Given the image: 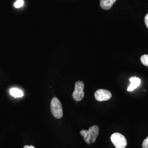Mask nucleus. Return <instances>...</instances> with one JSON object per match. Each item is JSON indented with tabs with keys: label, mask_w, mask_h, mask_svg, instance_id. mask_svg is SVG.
<instances>
[{
	"label": "nucleus",
	"mask_w": 148,
	"mask_h": 148,
	"mask_svg": "<svg viewBox=\"0 0 148 148\" xmlns=\"http://www.w3.org/2000/svg\"><path fill=\"white\" fill-rule=\"evenodd\" d=\"M99 128L98 126L95 125L90 127L88 131L82 130L80 131L81 135L84 137L85 142L88 144L95 143L96 139L99 135Z\"/></svg>",
	"instance_id": "obj_1"
},
{
	"label": "nucleus",
	"mask_w": 148,
	"mask_h": 148,
	"mask_svg": "<svg viewBox=\"0 0 148 148\" xmlns=\"http://www.w3.org/2000/svg\"><path fill=\"white\" fill-rule=\"evenodd\" d=\"M51 110L53 116L57 119H61L63 115L62 105L57 98H53L51 103Z\"/></svg>",
	"instance_id": "obj_2"
},
{
	"label": "nucleus",
	"mask_w": 148,
	"mask_h": 148,
	"mask_svg": "<svg viewBox=\"0 0 148 148\" xmlns=\"http://www.w3.org/2000/svg\"><path fill=\"white\" fill-rule=\"evenodd\" d=\"M111 140L116 148H125L127 146V140L121 133H113L111 135Z\"/></svg>",
	"instance_id": "obj_3"
},
{
	"label": "nucleus",
	"mask_w": 148,
	"mask_h": 148,
	"mask_svg": "<svg viewBox=\"0 0 148 148\" xmlns=\"http://www.w3.org/2000/svg\"><path fill=\"white\" fill-rule=\"evenodd\" d=\"M85 87L84 83L81 81H78L76 82L75 90L73 93V98L76 101H82L85 96L84 89Z\"/></svg>",
	"instance_id": "obj_4"
},
{
	"label": "nucleus",
	"mask_w": 148,
	"mask_h": 148,
	"mask_svg": "<svg viewBox=\"0 0 148 148\" xmlns=\"http://www.w3.org/2000/svg\"><path fill=\"white\" fill-rule=\"evenodd\" d=\"M95 99L99 101L109 100L112 97L111 92L109 90L103 89L98 90L95 94Z\"/></svg>",
	"instance_id": "obj_5"
},
{
	"label": "nucleus",
	"mask_w": 148,
	"mask_h": 148,
	"mask_svg": "<svg viewBox=\"0 0 148 148\" xmlns=\"http://www.w3.org/2000/svg\"><path fill=\"white\" fill-rule=\"evenodd\" d=\"M130 81L131 82V84L127 88V90L128 92H131L133 90H135L136 88L140 84L141 80L139 78L137 77H132L130 79Z\"/></svg>",
	"instance_id": "obj_6"
},
{
	"label": "nucleus",
	"mask_w": 148,
	"mask_h": 148,
	"mask_svg": "<svg viewBox=\"0 0 148 148\" xmlns=\"http://www.w3.org/2000/svg\"><path fill=\"white\" fill-rule=\"evenodd\" d=\"M116 0H100V5L101 8L105 10L110 9Z\"/></svg>",
	"instance_id": "obj_7"
},
{
	"label": "nucleus",
	"mask_w": 148,
	"mask_h": 148,
	"mask_svg": "<svg viewBox=\"0 0 148 148\" xmlns=\"http://www.w3.org/2000/svg\"><path fill=\"white\" fill-rule=\"evenodd\" d=\"M11 95L14 98H21L24 95V93L21 90L17 88H12L10 90Z\"/></svg>",
	"instance_id": "obj_8"
},
{
	"label": "nucleus",
	"mask_w": 148,
	"mask_h": 148,
	"mask_svg": "<svg viewBox=\"0 0 148 148\" xmlns=\"http://www.w3.org/2000/svg\"><path fill=\"white\" fill-rule=\"evenodd\" d=\"M140 61L144 65L148 66V54L143 55L140 58Z\"/></svg>",
	"instance_id": "obj_9"
},
{
	"label": "nucleus",
	"mask_w": 148,
	"mask_h": 148,
	"mask_svg": "<svg viewBox=\"0 0 148 148\" xmlns=\"http://www.w3.org/2000/svg\"><path fill=\"white\" fill-rule=\"evenodd\" d=\"M24 2L23 0H17L14 3V7L16 8H21L24 5Z\"/></svg>",
	"instance_id": "obj_10"
},
{
	"label": "nucleus",
	"mask_w": 148,
	"mask_h": 148,
	"mask_svg": "<svg viewBox=\"0 0 148 148\" xmlns=\"http://www.w3.org/2000/svg\"><path fill=\"white\" fill-rule=\"evenodd\" d=\"M143 148H148V137L144 140L142 144Z\"/></svg>",
	"instance_id": "obj_11"
},
{
	"label": "nucleus",
	"mask_w": 148,
	"mask_h": 148,
	"mask_svg": "<svg viewBox=\"0 0 148 148\" xmlns=\"http://www.w3.org/2000/svg\"><path fill=\"white\" fill-rule=\"evenodd\" d=\"M144 21H145V23L146 26H147V28L148 29V13L145 16Z\"/></svg>",
	"instance_id": "obj_12"
},
{
	"label": "nucleus",
	"mask_w": 148,
	"mask_h": 148,
	"mask_svg": "<svg viewBox=\"0 0 148 148\" xmlns=\"http://www.w3.org/2000/svg\"><path fill=\"white\" fill-rule=\"evenodd\" d=\"M35 148V147H34V146H32V145H25V146H24V148Z\"/></svg>",
	"instance_id": "obj_13"
}]
</instances>
